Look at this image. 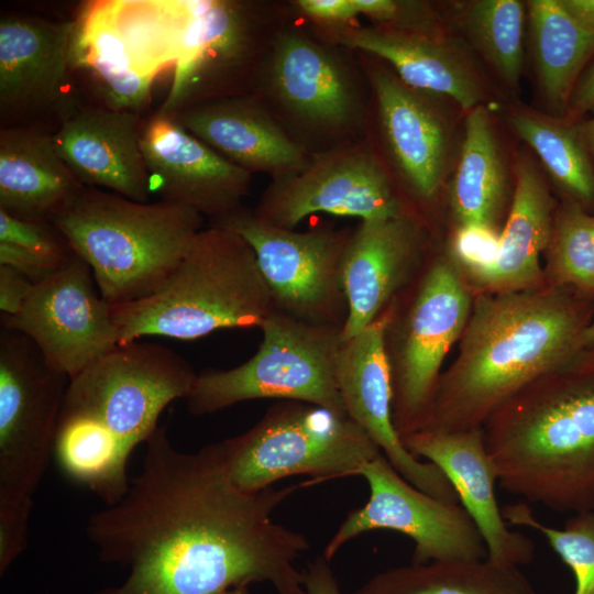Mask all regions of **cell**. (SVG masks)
<instances>
[{
    "instance_id": "obj_10",
    "label": "cell",
    "mask_w": 594,
    "mask_h": 594,
    "mask_svg": "<svg viewBox=\"0 0 594 594\" xmlns=\"http://www.w3.org/2000/svg\"><path fill=\"white\" fill-rule=\"evenodd\" d=\"M197 375L162 344L118 345L69 381L61 416L97 425L131 454L158 427L164 408L188 396Z\"/></svg>"
},
{
    "instance_id": "obj_18",
    "label": "cell",
    "mask_w": 594,
    "mask_h": 594,
    "mask_svg": "<svg viewBox=\"0 0 594 594\" xmlns=\"http://www.w3.org/2000/svg\"><path fill=\"white\" fill-rule=\"evenodd\" d=\"M366 76L376 123L398 174L421 200H431L446 177L450 133L435 96L415 89L377 58L355 52Z\"/></svg>"
},
{
    "instance_id": "obj_42",
    "label": "cell",
    "mask_w": 594,
    "mask_h": 594,
    "mask_svg": "<svg viewBox=\"0 0 594 594\" xmlns=\"http://www.w3.org/2000/svg\"><path fill=\"white\" fill-rule=\"evenodd\" d=\"M294 10L317 29H342L359 24L353 0H293Z\"/></svg>"
},
{
    "instance_id": "obj_32",
    "label": "cell",
    "mask_w": 594,
    "mask_h": 594,
    "mask_svg": "<svg viewBox=\"0 0 594 594\" xmlns=\"http://www.w3.org/2000/svg\"><path fill=\"white\" fill-rule=\"evenodd\" d=\"M54 455L67 477L86 486L107 506L119 502L129 488L130 453L90 421L59 416Z\"/></svg>"
},
{
    "instance_id": "obj_16",
    "label": "cell",
    "mask_w": 594,
    "mask_h": 594,
    "mask_svg": "<svg viewBox=\"0 0 594 594\" xmlns=\"http://www.w3.org/2000/svg\"><path fill=\"white\" fill-rule=\"evenodd\" d=\"M1 326L29 337L46 362L70 380L119 345L110 305L75 252L34 284L20 312L2 316Z\"/></svg>"
},
{
    "instance_id": "obj_4",
    "label": "cell",
    "mask_w": 594,
    "mask_h": 594,
    "mask_svg": "<svg viewBox=\"0 0 594 594\" xmlns=\"http://www.w3.org/2000/svg\"><path fill=\"white\" fill-rule=\"evenodd\" d=\"M202 217L167 201L139 202L84 186L51 222L113 306L158 293L201 230Z\"/></svg>"
},
{
    "instance_id": "obj_22",
    "label": "cell",
    "mask_w": 594,
    "mask_h": 594,
    "mask_svg": "<svg viewBox=\"0 0 594 594\" xmlns=\"http://www.w3.org/2000/svg\"><path fill=\"white\" fill-rule=\"evenodd\" d=\"M75 21L25 14L0 20V113L15 122L59 101L72 65Z\"/></svg>"
},
{
    "instance_id": "obj_9",
    "label": "cell",
    "mask_w": 594,
    "mask_h": 594,
    "mask_svg": "<svg viewBox=\"0 0 594 594\" xmlns=\"http://www.w3.org/2000/svg\"><path fill=\"white\" fill-rule=\"evenodd\" d=\"M174 77L160 112L253 94L260 64L292 15L289 1H185Z\"/></svg>"
},
{
    "instance_id": "obj_19",
    "label": "cell",
    "mask_w": 594,
    "mask_h": 594,
    "mask_svg": "<svg viewBox=\"0 0 594 594\" xmlns=\"http://www.w3.org/2000/svg\"><path fill=\"white\" fill-rule=\"evenodd\" d=\"M141 146L152 193L215 219L240 209L252 174L235 166L157 111L143 123Z\"/></svg>"
},
{
    "instance_id": "obj_8",
    "label": "cell",
    "mask_w": 594,
    "mask_h": 594,
    "mask_svg": "<svg viewBox=\"0 0 594 594\" xmlns=\"http://www.w3.org/2000/svg\"><path fill=\"white\" fill-rule=\"evenodd\" d=\"M257 352L230 370L197 375L185 398L200 416L257 398L301 402L348 416L336 378L341 329L297 320L274 311L260 327Z\"/></svg>"
},
{
    "instance_id": "obj_36",
    "label": "cell",
    "mask_w": 594,
    "mask_h": 594,
    "mask_svg": "<svg viewBox=\"0 0 594 594\" xmlns=\"http://www.w3.org/2000/svg\"><path fill=\"white\" fill-rule=\"evenodd\" d=\"M524 13L517 0H479L463 15L474 46L510 87L518 85L522 68Z\"/></svg>"
},
{
    "instance_id": "obj_35",
    "label": "cell",
    "mask_w": 594,
    "mask_h": 594,
    "mask_svg": "<svg viewBox=\"0 0 594 594\" xmlns=\"http://www.w3.org/2000/svg\"><path fill=\"white\" fill-rule=\"evenodd\" d=\"M544 283L572 287L594 299V215L563 200L553 215Z\"/></svg>"
},
{
    "instance_id": "obj_27",
    "label": "cell",
    "mask_w": 594,
    "mask_h": 594,
    "mask_svg": "<svg viewBox=\"0 0 594 594\" xmlns=\"http://www.w3.org/2000/svg\"><path fill=\"white\" fill-rule=\"evenodd\" d=\"M515 175L516 186L501 230L497 261L475 294L521 292L546 284L540 256L550 240L557 206L541 173L529 158L516 163Z\"/></svg>"
},
{
    "instance_id": "obj_43",
    "label": "cell",
    "mask_w": 594,
    "mask_h": 594,
    "mask_svg": "<svg viewBox=\"0 0 594 594\" xmlns=\"http://www.w3.org/2000/svg\"><path fill=\"white\" fill-rule=\"evenodd\" d=\"M64 263H58L16 244L0 241V265L14 268L33 284L48 278Z\"/></svg>"
},
{
    "instance_id": "obj_12",
    "label": "cell",
    "mask_w": 594,
    "mask_h": 594,
    "mask_svg": "<svg viewBox=\"0 0 594 594\" xmlns=\"http://www.w3.org/2000/svg\"><path fill=\"white\" fill-rule=\"evenodd\" d=\"M473 305V292L448 255L437 257L413 302L386 341L392 370V416L400 437L422 429L446 355L460 340Z\"/></svg>"
},
{
    "instance_id": "obj_23",
    "label": "cell",
    "mask_w": 594,
    "mask_h": 594,
    "mask_svg": "<svg viewBox=\"0 0 594 594\" xmlns=\"http://www.w3.org/2000/svg\"><path fill=\"white\" fill-rule=\"evenodd\" d=\"M142 128L139 113L90 107L67 114L53 139L81 185L147 202L152 188L141 146Z\"/></svg>"
},
{
    "instance_id": "obj_45",
    "label": "cell",
    "mask_w": 594,
    "mask_h": 594,
    "mask_svg": "<svg viewBox=\"0 0 594 594\" xmlns=\"http://www.w3.org/2000/svg\"><path fill=\"white\" fill-rule=\"evenodd\" d=\"M305 594H342L330 561L323 556L307 564L304 571Z\"/></svg>"
},
{
    "instance_id": "obj_13",
    "label": "cell",
    "mask_w": 594,
    "mask_h": 594,
    "mask_svg": "<svg viewBox=\"0 0 594 594\" xmlns=\"http://www.w3.org/2000/svg\"><path fill=\"white\" fill-rule=\"evenodd\" d=\"M211 226L229 229L251 245L277 311L342 329L348 315L342 261L351 230L283 229L242 207Z\"/></svg>"
},
{
    "instance_id": "obj_38",
    "label": "cell",
    "mask_w": 594,
    "mask_h": 594,
    "mask_svg": "<svg viewBox=\"0 0 594 594\" xmlns=\"http://www.w3.org/2000/svg\"><path fill=\"white\" fill-rule=\"evenodd\" d=\"M501 230L479 223L457 226L448 256L472 290L484 282L497 261Z\"/></svg>"
},
{
    "instance_id": "obj_28",
    "label": "cell",
    "mask_w": 594,
    "mask_h": 594,
    "mask_svg": "<svg viewBox=\"0 0 594 594\" xmlns=\"http://www.w3.org/2000/svg\"><path fill=\"white\" fill-rule=\"evenodd\" d=\"M72 65L88 76L103 107L140 114L150 101L154 78L134 62L107 2L91 4L75 21Z\"/></svg>"
},
{
    "instance_id": "obj_41",
    "label": "cell",
    "mask_w": 594,
    "mask_h": 594,
    "mask_svg": "<svg viewBox=\"0 0 594 594\" xmlns=\"http://www.w3.org/2000/svg\"><path fill=\"white\" fill-rule=\"evenodd\" d=\"M33 499L0 502V574L3 575L28 546Z\"/></svg>"
},
{
    "instance_id": "obj_15",
    "label": "cell",
    "mask_w": 594,
    "mask_h": 594,
    "mask_svg": "<svg viewBox=\"0 0 594 594\" xmlns=\"http://www.w3.org/2000/svg\"><path fill=\"white\" fill-rule=\"evenodd\" d=\"M252 211L272 226L294 230L317 212L363 221L394 218L407 210L369 136L314 153L300 173L271 180Z\"/></svg>"
},
{
    "instance_id": "obj_11",
    "label": "cell",
    "mask_w": 594,
    "mask_h": 594,
    "mask_svg": "<svg viewBox=\"0 0 594 594\" xmlns=\"http://www.w3.org/2000/svg\"><path fill=\"white\" fill-rule=\"evenodd\" d=\"M70 378L22 332L0 331V502L33 499L54 454Z\"/></svg>"
},
{
    "instance_id": "obj_5",
    "label": "cell",
    "mask_w": 594,
    "mask_h": 594,
    "mask_svg": "<svg viewBox=\"0 0 594 594\" xmlns=\"http://www.w3.org/2000/svg\"><path fill=\"white\" fill-rule=\"evenodd\" d=\"M252 95L311 154L370 136L371 91L356 53L319 38L294 8L260 64Z\"/></svg>"
},
{
    "instance_id": "obj_46",
    "label": "cell",
    "mask_w": 594,
    "mask_h": 594,
    "mask_svg": "<svg viewBox=\"0 0 594 594\" xmlns=\"http://www.w3.org/2000/svg\"><path fill=\"white\" fill-rule=\"evenodd\" d=\"M594 106V62L584 69L571 94L568 112L570 118H576Z\"/></svg>"
},
{
    "instance_id": "obj_30",
    "label": "cell",
    "mask_w": 594,
    "mask_h": 594,
    "mask_svg": "<svg viewBox=\"0 0 594 594\" xmlns=\"http://www.w3.org/2000/svg\"><path fill=\"white\" fill-rule=\"evenodd\" d=\"M506 201V173L486 109L477 106L465 120V135L450 186V206L459 224L497 227Z\"/></svg>"
},
{
    "instance_id": "obj_2",
    "label": "cell",
    "mask_w": 594,
    "mask_h": 594,
    "mask_svg": "<svg viewBox=\"0 0 594 594\" xmlns=\"http://www.w3.org/2000/svg\"><path fill=\"white\" fill-rule=\"evenodd\" d=\"M593 318L594 299L568 286L475 294L421 430L482 429L518 391L576 356Z\"/></svg>"
},
{
    "instance_id": "obj_49",
    "label": "cell",
    "mask_w": 594,
    "mask_h": 594,
    "mask_svg": "<svg viewBox=\"0 0 594 594\" xmlns=\"http://www.w3.org/2000/svg\"><path fill=\"white\" fill-rule=\"evenodd\" d=\"M223 594H251V593L249 591V586H242V587H235V588L229 590Z\"/></svg>"
},
{
    "instance_id": "obj_47",
    "label": "cell",
    "mask_w": 594,
    "mask_h": 594,
    "mask_svg": "<svg viewBox=\"0 0 594 594\" xmlns=\"http://www.w3.org/2000/svg\"><path fill=\"white\" fill-rule=\"evenodd\" d=\"M590 110L592 118L583 123H579V127L586 148L594 161V106Z\"/></svg>"
},
{
    "instance_id": "obj_1",
    "label": "cell",
    "mask_w": 594,
    "mask_h": 594,
    "mask_svg": "<svg viewBox=\"0 0 594 594\" xmlns=\"http://www.w3.org/2000/svg\"><path fill=\"white\" fill-rule=\"evenodd\" d=\"M145 444L124 496L86 525L100 561L129 572L96 594H223L252 583L305 594L296 561L309 540L273 519L298 485L243 492L228 475L219 442L183 452L164 426Z\"/></svg>"
},
{
    "instance_id": "obj_31",
    "label": "cell",
    "mask_w": 594,
    "mask_h": 594,
    "mask_svg": "<svg viewBox=\"0 0 594 594\" xmlns=\"http://www.w3.org/2000/svg\"><path fill=\"white\" fill-rule=\"evenodd\" d=\"M352 594H540L519 568L486 559L396 566L370 578Z\"/></svg>"
},
{
    "instance_id": "obj_21",
    "label": "cell",
    "mask_w": 594,
    "mask_h": 594,
    "mask_svg": "<svg viewBox=\"0 0 594 594\" xmlns=\"http://www.w3.org/2000/svg\"><path fill=\"white\" fill-rule=\"evenodd\" d=\"M424 246L422 227L408 211L363 220L351 232L342 261L348 304L342 341L362 331L394 301L417 268Z\"/></svg>"
},
{
    "instance_id": "obj_37",
    "label": "cell",
    "mask_w": 594,
    "mask_h": 594,
    "mask_svg": "<svg viewBox=\"0 0 594 594\" xmlns=\"http://www.w3.org/2000/svg\"><path fill=\"white\" fill-rule=\"evenodd\" d=\"M504 520L513 526L535 529L574 574V594H594V510L572 514L562 529L538 520L527 503L502 508Z\"/></svg>"
},
{
    "instance_id": "obj_39",
    "label": "cell",
    "mask_w": 594,
    "mask_h": 594,
    "mask_svg": "<svg viewBox=\"0 0 594 594\" xmlns=\"http://www.w3.org/2000/svg\"><path fill=\"white\" fill-rule=\"evenodd\" d=\"M359 15L372 25L397 31L440 33L435 13L420 1L353 0Z\"/></svg>"
},
{
    "instance_id": "obj_7",
    "label": "cell",
    "mask_w": 594,
    "mask_h": 594,
    "mask_svg": "<svg viewBox=\"0 0 594 594\" xmlns=\"http://www.w3.org/2000/svg\"><path fill=\"white\" fill-rule=\"evenodd\" d=\"M219 444L231 482L249 493L295 475L361 476L382 453L349 416L294 400L272 406L252 428Z\"/></svg>"
},
{
    "instance_id": "obj_29",
    "label": "cell",
    "mask_w": 594,
    "mask_h": 594,
    "mask_svg": "<svg viewBox=\"0 0 594 594\" xmlns=\"http://www.w3.org/2000/svg\"><path fill=\"white\" fill-rule=\"evenodd\" d=\"M532 52L544 98L566 114L571 94L594 55V31L581 25L560 0L528 2Z\"/></svg>"
},
{
    "instance_id": "obj_33",
    "label": "cell",
    "mask_w": 594,
    "mask_h": 594,
    "mask_svg": "<svg viewBox=\"0 0 594 594\" xmlns=\"http://www.w3.org/2000/svg\"><path fill=\"white\" fill-rule=\"evenodd\" d=\"M510 122L539 156L564 200L594 215V165L579 124L534 112H517Z\"/></svg>"
},
{
    "instance_id": "obj_14",
    "label": "cell",
    "mask_w": 594,
    "mask_h": 594,
    "mask_svg": "<svg viewBox=\"0 0 594 594\" xmlns=\"http://www.w3.org/2000/svg\"><path fill=\"white\" fill-rule=\"evenodd\" d=\"M369 501L348 514L327 543L330 561L350 540L371 530L386 529L409 537L411 563L472 561L487 558L485 543L460 503L438 499L407 482L380 453L362 471Z\"/></svg>"
},
{
    "instance_id": "obj_6",
    "label": "cell",
    "mask_w": 594,
    "mask_h": 594,
    "mask_svg": "<svg viewBox=\"0 0 594 594\" xmlns=\"http://www.w3.org/2000/svg\"><path fill=\"white\" fill-rule=\"evenodd\" d=\"M276 311L251 245L217 226L201 229L156 294L110 306L119 345L143 337L194 340L227 328H260Z\"/></svg>"
},
{
    "instance_id": "obj_25",
    "label": "cell",
    "mask_w": 594,
    "mask_h": 594,
    "mask_svg": "<svg viewBox=\"0 0 594 594\" xmlns=\"http://www.w3.org/2000/svg\"><path fill=\"white\" fill-rule=\"evenodd\" d=\"M308 26L328 43L386 62L402 81L415 89L449 97L468 112L480 106L483 87L474 68L441 33L361 24L342 29Z\"/></svg>"
},
{
    "instance_id": "obj_26",
    "label": "cell",
    "mask_w": 594,
    "mask_h": 594,
    "mask_svg": "<svg viewBox=\"0 0 594 594\" xmlns=\"http://www.w3.org/2000/svg\"><path fill=\"white\" fill-rule=\"evenodd\" d=\"M84 187L58 154L53 135L22 127L0 131V210L51 221Z\"/></svg>"
},
{
    "instance_id": "obj_24",
    "label": "cell",
    "mask_w": 594,
    "mask_h": 594,
    "mask_svg": "<svg viewBox=\"0 0 594 594\" xmlns=\"http://www.w3.org/2000/svg\"><path fill=\"white\" fill-rule=\"evenodd\" d=\"M172 116L185 130L250 174L294 176L311 153L297 144L253 95L205 101Z\"/></svg>"
},
{
    "instance_id": "obj_3",
    "label": "cell",
    "mask_w": 594,
    "mask_h": 594,
    "mask_svg": "<svg viewBox=\"0 0 594 594\" xmlns=\"http://www.w3.org/2000/svg\"><path fill=\"white\" fill-rule=\"evenodd\" d=\"M482 430L508 493L558 513L594 510V349L527 384Z\"/></svg>"
},
{
    "instance_id": "obj_44",
    "label": "cell",
    "mask_w": 594,
    "mask_h": 594,
    "mask_svg": "<svg viewBox=\"0 0 594 594\" xmlns=\"http://www.w3.org/2000/svg\"><path fill=\"white\" fill-rule=\"evenodd\" d=\"M33 283L14 268L0 265V310L2 316L13 317L20 312Z\"/></svg>"
},
{
    "instance_id": "obj_34",
    "label": "cell",
    "mask_w": 594,
    "mask_h": 594,
    "mask_svg": "<svg viewBox=\"0 0 594 594\" xmlns=\"http://www.w3.org/2000/svg\"><path fill=\"white\" fill-rule=\"evenodd\" d=\"M112 20L147 76L175 64L186 18L185 1H107Z\"/></svg>"
},
{
    "instance_id": "obj_48",
    "label": "cell",
    "mask_w": 594,
    "mask_h": 594,
    "mask_svg": "<svg viewBox=\"0 0 594 594\" xmlns=\"http://www.w3.org/2000/svg\"><path fill=\"white\" fill-rule=\"evenodd\" d=\"M581 344L583 349H594V318L585 329L581 339Z\"/></svg>"
},
{
    "instance_id": "obj_17",
    "label": "cell",
    "mask_w": 594,
    "mask_h": 594,
    "mask_svg": "<svg viewBox=\"0 0 594 594\" xmlns=\"http://www.w3.org/2000/svg\"><path fill=\"white\" fill-rule=\"evenodd\" d=\"M394 316L393 301L372 323L343 341L336 369L342 403L349 418L370 436L407 482L438 499L460 503L442 471L413 455L394 427L392 370L386 345Z\"/></svg>"
},
{
    "instance_id": "obj_40",
    "label": "cell",
    "mask_w": 594,
    "mask_h": 594,
    "mask_svg": "<svg viewBox=\"0 0 594 594\" xmlns=\"http://www.w3.org/2000/svg\"><path fill=\"white\" fill-rule=\"evenodd\" d=\"M0 241L9 242L64 263L73 250L51 221H32L0 210Z\"/></svg>"
},
{
    "instance_id": "obj_20",
    "label": "cell",
    "mask_w": 594,
    "mask_h": 594,
    "mask_svg": "<svg viewBox=\"0 0 594 594\" xmlns=\"http://www.w3.org/2000/svg\"><path fill=\"white\" fill-rule=\"evenodd\" d=\"M402 441L413 455L437 465L450 481L485 543L490 561L519 568L532 560V540L509 529L497 505V471L482 429L457 432L420 430Z\"/></svg>"
}]
</instances>
